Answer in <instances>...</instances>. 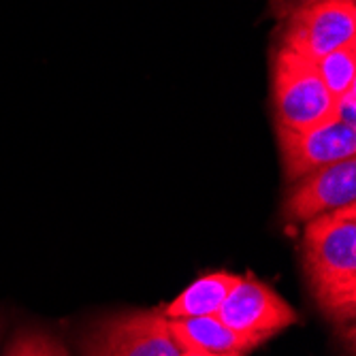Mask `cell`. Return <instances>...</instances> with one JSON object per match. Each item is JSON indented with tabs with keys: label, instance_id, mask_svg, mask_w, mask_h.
<instances>
[{
	"label": "cell",
	"instance_id": "1",
	"mask_svg": "<svg viewBox=\"0 0 356 356\" xmlns=\"http://www.w3.org/2000/svg\"><path fill=\"white\" fill-rule=\"evenodd\" d=\"M303 263L312 295L335 325L356 316V203L307 222Z\"/></svg>",
	"mask_w": 356,
	"mask_h": 356
},
{
	"label": "cell",
	"instance_id": "2",
	"mask_svg": "<svg viewBox=\"0 0 356 356\" xmlns=\"http://www.w3.org/2000/svg\"><path fill=\"white\" fill-rule=\"evenodd\" d=\"M273 103L277 128L303 131L333 118V94L316 64L284 45L273 58Z\"/></svg>",
	"mask_w": 356,
	"mask_h": 356
},
{
	"label": "cell",
	"instance_id": "3",
	"mask_svg": "<svg viewBox=\"0 0 356 356\" xmlns=\"http://www.w3.org/2000/svg\"><path fill=\"white\" fill-rule=\"evenodd\" d=\"M83 356H179L169 320L156 312H131L92 325L81 341Z\"/></svg>",
	"mask_w": 356,
	"mask_h": 356
},
{
	"label": "cell",
	"instance_id": "4",
	"mask_svg": "<svg viewBox=\"0 0 356 356\" xmlns=\"http://www.w3.org/2000/svg\"><path fill=\"white\" fill-rule=\"evenodd\" d=\"M356 41V5L348 0H312L288 15L284 47L316 62Z\"/></svg>",
	"mask_w": 356,
	"mask_h": 356
},
{
	"label": "cell",
	"instance_id": "5",
	"mask_svg": "<svg viewBox=\"0 0 356 356\" xmlns=\"http://www.w3.org/2000/svg\"><path fill=\"white\" fill-rule=\"evenodd\" d=\"M277 141L288 181H297L316 169L356 158V128L333 118L303 131L277 128Z\"/></svg>",
	"mask_w": 356,
	"mask_h": 356
},
{
	"label": "cell",
	"instance_id": "6",
	"mask_svg": "<svg viewBox=\"0 0 356 356\" xmlns=\"http://www.w3.org/2000/svg\"><path fill=\"white\" fill-rule=\"evenodd\" d=\"M218 318L233 331L263 341L299 320L293 305H288L273 288L250 277H239L235 282L218 312Z\"/></svg>",
	"mask_w": 356,
	"mask_h": 356
},
{
	"label": "cell",
	"instance_id": "7",
	"mask_svg": "<svg viewBox=\"0 0 356 356\" xmlns=\"http://www.w3.org/2000/svg\"><path fill=\"white\" fill-rule=\"evenodd\" d=\"M282 213L293 222H309L322 213L356 203V158L341 160L293 181Z\"/></svg>",
	"mask_w": 356,
	"mask_h": 356
},
{
	"label": "cell",
	"instance_id": "8",
	"mask_svg": "<svg viewBox=\"0 0 356 356\" xmlns=\"http://www.w3.org/2000/svg\"><path fill=\"white\" fill-rule=\"evenodd\" d=\"M169 327L181 350H199L209 354H248L265 343L258 337H248L233 331L218 316L169 320Z\"/></svg>",
	"mask_w": 356,
	"mask_h": 356
},
{
	"label": "cell",
	"instance_id": "9",
	"mask_svg": "<svg viewBox=\"0 0 356 356\" xmlns=\"http://www.w3.org/2000/svg\"><path fill=\"white\" fill-rule=\"evenodd\" d=\"M239 275L218 271L199 277L192 282L179 297H175L163 312L167 320H184V318H201V316H218L226 295Z\"/></svg>",
	"mask_w": 356,
	"mask_h": 356
},
{
	"label": "cell",
	"instance_id": "10",
	"mask_svg": "<svg viewBox=\"0 0 356 356\" xmlns=\"http://www.w3.org/2000/svg\"><path fill=\"white\" fill-rule=\"evenodd\" d=\"M314 64L318 69L320 79L325 81L327 90L335 99V96L343 94L348 88L356 86V41L322 56Z\"/></svg>",
	"mask_w": 356,
	"mask_h": 356
},
{
	"label": "cell",
	"instance_id": "11",
	"mask_svg": "<svg viewBox=\"0 0 356 356\" xmlns=\"http://www.w3.org/2000/svg\"><path fill=\"white\" fill-rule=\"evenodd\" d=\"M5 356H69V352L54 335L39 329H26L13 337Z\"/></svg>",
	"mask_w": 356,
	"mask_h": 356
},
{
	"label": "cell",
	"instance_id": "12",
	"mask_svg": "<svg viewBox=\"0 0 356 356\" xmlns=\"http://www.w3.org/2000/svg\"><path fill=\"white\" fill-rule=\"evenodd\" d=\"M331 115H333V120L356 128V86H352L343 94L335 96Z\"/></svg>",
	"mask_w": 356,
	"mask_h": 356
},
{
	"label": "cell",
	"instance_id": "13",
	"mask_svg": "<svg viewBox=\"0 0 356 356\" xmlns=\"http://www.w3.org/2000/svg\"><path fill=\"white\" fill-rule=\"evenodd\" d=\"M179 356H245V354H209V352H199V350H181Z\"/></svg>",
	"mask_w": 356,
	"mask_h": 356
},
{
	"label": "cell",
	"instance_id": "14",
	"mask_svg": "<svg viewBox=\"0 0 356 356\" xmlns=\"http://www.w3.org/2000/svg\"><path fill=\"white\" fill-rule=\"evenodd\" d=\"M3 327H5V318L0 316V333H3Z\"/></svg>",
	"mask_w": 356,
	"mask_h": 356
},
{
	"label": "cell",
	"instance_id": "15",
	"mask_svg": "<svg viewBox=\"0 0 356 356\" xmlns=\"http://www.w3.org/2000/svg\"><path fill=\"white\" fill-rule=\"evenodd\" d=\"M303 3H312V0H303ZM348 3H354V0H348Z\"/></svg>",
	"mask_w": 356,
	"mask_h": 356
}]
</instances>
